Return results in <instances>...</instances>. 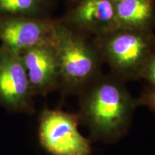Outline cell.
<instances>
[{
	"instance_id": "7",
	"label": "cell",
	"mask_w": 155,
	"mask_h": 155,
	"mask_svg": "<svg viewBox=\"0 0 155 155\" xmlns=\"http://www.w3.org/2000/svg\"><path fill=\"white\" fill-rule=\"evenodd\" d=\"M147 47L141 37L124 34L111 40L108 46V53L116 67L128 71L140 65L146 53Z\"/></svg>"
},
{
	"instance_id": "8",
	"label": "cell",
	"mask_w": 155,
	"mask_h": 155,
	"mask_svg": "<svg viewBox=\"0 0 155 155\" xmlns=\"http://www.w3.org/2000/svg\"><path fill=\"white\" fill-rule=\"evenodd\" d=\"M77 16L86 24H104L113 19L114 7L111 0H84Z\"/></svg>"
},
{
	"instance_id": "12",
	"label": "cell",
	"mask_w": 155,
	"mask_h": 155,
	"mask_svg": "<svg viewBox=\"0 0 155 155\" xmlns=\"http://www.w3.org/2000/svg\"><path fill=\"white\" fill-rule=\"evenodd\" d=\"M141 102L145 105L148 106L152 111L155 112V91L147 93L143 97Z\"/></svg>"
},
{
	"instance_id": "11",
	"label": "cell",
	"mask_w": 155,
	"mask_h": 155,
	"mask_svg": "<svg viewBox=\"0 0 155 155\" xmlns=\"http://www.w3.org/2000/svg\"><path fill=\"white\" fill-rule=\"evenodd\" d=\"M145 75L148 80L155 86V58L150 60L147 64Z\"/></svg>"
},
{
	"instance_id": "9",
	"label": "cell",
	"mask_w": 155,
	"mask_h": 155,
	"mask_svg": "<svg viewBox=\"0 0 155 155\" xmlns=\"http://www.w3.org/2000/svg\"><path fill=\"white\" fill-rule=\"evenodd\" d=\"M116 15L128 25H141L150 18L152 5L150 0H120L116 6Z\"/></svg>"
},
{
	"instance_id": "5",
	"label": "cell",
	"mask_w": 155,
	"mask_h": 155,
	"mask_svg": "<svg viewBox=\"0 0 155 155\" xmlns=\"http://www.w3.org/2000/svg\"><path fill=\"white\" fill-rule=\"evenodd\" d=\"M53 45L57 53L59 77L64 81L77 84L92 75L96 62L91 53L82 43L58 27Z\"/></svg>"
},
{
	"instance_id": "1",
	"label": "cell",
	"mask_w": 155,
	"mask_h": 155,
	"mask_svg": "<svg viewBox=\"0 0 155 155\" xmlns=\"http://www.w3.org/2000/svg\"><path fill=\"white\" fill-rule=\"evenodd\" d=\"M133 109L132 101L124 91L114 83H104L87 96L82 114L95 135L112 139L126 130Z\"/></svg>"
},
{
	"instance_id": "6",
	"label": "cell",
	"mask_w": 155,
	"mask_h": 155,
	"mask_svg": "<svg viewBox=\"0 0 155 155\" xmlns=\"http://www.w3.org/2000/svg\"><path fill=\"white\" fill-rule=\"evenodd\" d=\"M20 55L33 94H45L51 90L59 78L57 53L53 43L32 48Z\"/></svg>"
},
{
	"instance_id": "10",
	"label": "cell",
	"mask_w": 155,
	"mask_h": 155,
	"mask_svg": "<svg viewBox=\"0 0 155 155\" xmlns=\"http://www.w3.org/2000/svg\"><path fill=\"white\" fill-rule=\"evenodd\" d=\"M44 0H0V17H35Z\"/></svg>"
},
{
	"instance_id": "4",
	"label": "cell",
	"mask_w": 155,
	"mask_h": 155,
	"mask_svg": "<svg viewBox=\"0 0 155 155\" xmlns=\"http://www.w3.org/2000/svg\"><path fill=\"white\" fill-rule=\"evenodd\" d=\"M58 27L53 22L34 17H0V41L15 53L52 44Z\"/></svg>"
},
{
	"instance_id": "3",
	"label": "cell",
	"mask_w": 155,
	"mask_h": 155,
	"mask_svg": "<svg viewBox=\"0 0 155 155\" xmlns=\"http://www.w3.org/2000/svg\"><path fill=\"white\" fill-rule=\"evenodd\" d=\"M34 96L20 54L0 45V106L14 113L34 111Z\"/></svg>"
},
{
	"instance_id": "2",
	"label": "cell",
	"mask_w": 155,
	"mask_h": 155,
	"mask_svg": "<svg viewBox=\"0 0 155 155\" xmlns=\"http://www.w3.org/2000/svg\"><path fill=\"white\" fill-rule=\"evenodd\" d=\"M39 140L51 155H89V141L78 129L77 117L60 110H45L39 120Z\"/></svg>"
}]
</instances>
